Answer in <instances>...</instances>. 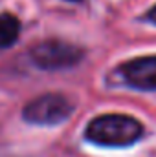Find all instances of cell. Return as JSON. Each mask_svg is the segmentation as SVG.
<instances>
[{
  "instance_id": "cell-1",
  "label": "cell",
  "mask_w": 156,
  "mask_h": 157,
  "mask_svg": "<svg viewBox=\"0 0 156 157\" xmlns=\"http://www.w3.org/2000/svg\"><path fill=\"white\" fill-rule=\"evenodd\" d=\"M143 135V126L140 121L121 113H107L92 119L84 130V137L97 146L121 148L130 146Z\"/></svg>"
},
{
  "instance_id": "cell-2",
  "label": "cell",
  "mask_w": 156,
  "mask_h": 157,
  "mask_svg": "<svg viewBox=\"0 0 156 157\" xmlns=\"http://www.w3.org/2000/svg\"><path fill=\"white\" fill-rule=\"evenodd\" d=\"M83 59V49L63 40H42L31 48V60L42 70H66Z\"/></svg>"
},
{
  "instance_id": "cell-3",
  "label": "cell",
  "mask_w": 156,
  "mask_h": 157,
  "mask_svg": "<svg viewBox=\"0 0 156 157\" xmlns=\"http://www.w3.org/2000/svg\"><path fill=\"white\" fill-rule=\"evenodd\" d=\"M74 106L68 102L66 97L59 95V93H46L40 95L35 101L28 102L24 108V119L31 124H44V126H51V124H59L63 121L70 117Z\"/></svg>"
},
{
  "instance_id": "cell-4",
  "label": "cell",
  "mask_w": 156,
  "mask_h": 157,
  "mask_svg": "<svg viewBox=\"0 0 156 157\" xmlns=\"http://www.w3.org/2000/svg\"><path fill=\"white\" fill-rule=\"evenodd\" d=\"M125 82L136 90H156V55L132 59L119 66Z\"/></svg>"
},
{
  "instance_id": "cell-5",
  "label": "cell",
  "mask_w": 156,
  "mask_h": 157,
  "mask_svg": "<svg viewBox=\"0 0 156 157\" xmlns=\"http://www.w3.org/2000/svg\"><path fill=\"white\" fill-rule=\"evenodd\" d=\"M20 35V20L11 13H0V49L13 46Z\"/></svg>"
},
{
  "instance_id": "cell-6",
  "label": "cell",
  "mask_w": 156,
  "mask_h": 157,
  "mask_svg": "<svg viewBox=\"0 0 156 157\" xmlns=\"http://www.w3.org/2000/svg\"><path fill=\"white\" fill-rule=\"evenodd\" d=\"M147 20H149V22H153V24H156V6L149 11V13H147Z\"/></svg>"
},
{
  "instance_id": "cell-7",
  "label": "cell",
  "mask_w": 156,
  "mask_h": 157,
  "mask_svg": "<svg viewBox=\"0 0 156 157\" xmlns=\"http://www.w3.org/2000/svg\"><path fill=\"white\" fill-rule=\"evenodd\" d=\"M72 2H79V0H72Z\"/></svg>"
}]
</instances>
